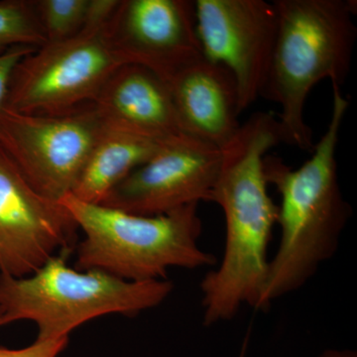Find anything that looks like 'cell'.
I'll return each instance as SVG.
<instances>
[{"label": "cell", "instance_id": "cell-1", "mask_svg": "<svg viewBox=\"0 0 357 357\" xmlns=\"http://www.w3.org/2000/svg\"><path fill=\"white\" fill-rule=\"evenodd\" d=\"M281 143L277 117L256 112L220 149L213 203L225 215V243L220 266L201 282L204 325L230 321L244 305L260 311L269 269L268 248L279 211L268 194L264 159Z\"/></svg>", "mask_w": 357, "mask_h": 357}, {"label": "cell", "instance_id": "cell-2", "mask_svg": "<svg viewBox=\"0 0 357 357\" xmlns=\"http://www.w3.org/2000/svg\"><path fill=\"white\" fill-rule=\"evenodd\" d=\"M332 86V115L311 158L298 169L279 157L264 159L268 185H273L281 197L277 218L280 241L270 259L260 311L299 290L335 255L351 215L340 190L337 162L340 129L349 102L340 86Z\"/></svg>", "mask_w": 357, "mask_h": 357}, {"label": "cell", "instance_id": "cell-3", "mask_svg": "<svg viewBox=\"0 0 357 357\" xmlns=\"http://www.w3.org/2000/svg\"><path fill=\"white\" fill-rule=\"evenodd\" d=\"M278 25L261 96L280 107L282 143L312 152V131L304 119L312 89L323 79L342 86L356 39L352 0H274Z\"/></svg>", "mask_w": 357, "mask_h": 357}, {"label": "cell", "instance_id": "cell-4", "mask_svg": "<svg viewBox=\"0 0 357 357\" xmlns=\"http://www.w3.org/2000/svg\"><path fill=\"white\" fill-rule=\"evenodd\" d=\"M83 231L77 269H95L122 280H165L169 268L213 266L217 258L199 248V204L164 215H138L68 195L60 202Z\"/></svg>", "mask_w": 357, "mask_h": 357}, {"label": "cell", "instance_id": "cell-5", "mask_svg": "<svg viewBox=\"0 0 357 357\" xmlns=\"http://www.w3.org/2000/svg\"><path fill=\"white\" fill-rule=\"evenodd\" d=\"M68 255L53 256L22 278L0 274V316L3 325L32 321L38 340L69 337L86 321L107 314L132 317L159 306L173 291L167 280L130 282L100 270L73 269Z\"/></svg>", "mask_w": 357, "mask_h": 357}, {"label": "cell", "instance_id": "cell-6", "mask_svg": "<svg viewBox=\"0 0 357 357\" xmlns=\"http://www.w3.org/2000/svg\"><path fill=\"white\" fill-rule=\"evenodd\" d=\"M126 64L132 63L115 48L107 25L86 28L23 58L11 75L3 107L27 114L72 112L95 102L107 79Z\"/></svg>", "mask_w": 357, "mask_h": 357}, {"label": "cell", "instance_id": "cell-7", "mask_svg": "<svg viewBox=\"0 0 357 357\" xmlns=\"http://www.w3.org/2000/svg\"><path fill=\"white\" fill-rule=\"evenodd\" d=\"M107 122L89 103L61 114L0 110V147L35 191L61 202L72 194Z\"/></svg>", "mask_w": 357, "mask_h": 357}, {"label": "cell", "instance_id": "cell-8", "mask_svg": "<svg viewBox=\"0 0 357 357\" xmlns=\"http://www.w3.org/2000/svg\"><path fill=\"white\" fill-rule=\"evenodd\" d=\"M195 4L204 57L234 76L243 112L261 96L266 81L276 41V6L264 0H197Z\"/></svg>", "mask_w": 357, "mask_h": 357}, {"label": "cell", "instance_id": "cell-9", "mask_svg": "<svg viewBox=\"0 0 357 357\" xmlns=\"http://www.w3.org/2000/svg\"><path fill=\"white\" fill-rule=\"evenodd\" d=\"M220 163V148L187 134L173 136L149 161L115 185L100 204L151 217L188 204L213 203Z\"/></svg>", "mask_w": 357, "mask_h": 357}, {"label": "cell", "instance_id": "cell-10", "mask_svg": "<svg viewBox=\"0 0 357 357\" xmlns=\"http://www.w3.org/2000/svg\"><path fill=\"white\" fill-rule=\"evenodd\" d=\"M77 229L67 208L35 191L0 147V274L22 278L69 255Z\"/></svg>", "mask_w": 357, "mask_h": 357}, {"label": "cell", "instance_id": "cell-11", "mask_svg": "<svg viewBox=\"0 0 357 357\" xmlns=\"http://www.w3.org/2000/svg\"><path fill=\"white\" fill-rule=\"evenodd\" d=\"M115 48L164 79L203 56L191 0H121L107 24Z\"/></svg>", "mask_w": 357, "mask_h": 357}, {"label": "cell", "instance_id": "cell-12", "mask_svg": "<svg viewBox=\"0 0 357 357\" xmlns=\"http://www.w3.org/2000/svg\"><path fill=\"white\" fill-rule=\"evenodd\" d=\"M183 132L222 149L238 132V89L223 66L204 55L165 79Z\"/></svg>", "mask_w": 357, "mask_h": 357}, {"label": "cell", "instance_id": "cell-13", "mask_svg": "<svg viewBox=\"0 0 357 357\" xmlns=\"http://www.w3.org/2000/svg\"><path fill=\"white\" fill-rule=\"evenodd\" d=\"M93 103L112 126L156 138L185 134L168 84L146 66H121L107 79Z\"/></svg>", "mask_w": 357, "mask_h": 357}, {"label": "cell", "instance_id": "cell-14", "mask_svg": "<svg viewBox=\"0 0 357 357\" xmlns=\"http://www.w3.org/2000/svg\"><path fill=\"white\" fill-rule=\"evenodd\" d=\"M169 138L152 137L107 123L70 195L86 203H102L115 185L149 161Z\"/></svg>", "mask_w": 357, "mask_h": 357}, {"label": "cell", "instance_id": "cell-15", "mask_svg": "<svg viewBox=\"0 0 357 357\" xmlns=\"http://www.w3.org/2000/svg\"><path fill=\"white\" fill-rule=\"evenodd\" d=\"M46 44L35 13L28 0L0 1V54L16 46L39 48Z\"/></svg>", "mask_w": 357, "mask_h": 357}, {"label": "cell", "instance_id": "cell-16", "mask_svg": "<svg viewBox=\"0 0 357 357\" xmlns=\"http://www.w3.org/2000/svg\"><path fill=\"white\" fill-rule=\"evenodd\" d=\"M33 3L46 43L64 41L83 30L89 0H37Z\"/></svg>", "mask_w": 357, "mask_h": 357}, {"label": "cell", "instance_id": "cell-17", "mask_svg": "<svg viewBox=\"0 0 357 357\" xmlns=\"http://www.w3.org/2000/svg\"><path fill=\"white\" fill-rule=\"evenodd\" d=\"M69 342V337L55 340H38L29 347L21 349L0 347V357H57Z\"/></svg>", "mask_w": 357, "mask_h": 357}, {"label": "cell", "instance_id": "cell-18", "mask_svg": "<svg viewBox=\"0 0 357 357\" xmlns=\"http://www.w3.org/2000/svg\"><path fill=\"white\" fill-rule=\"evenodd\" d=\"M36 49L35 47L16 46L0 54V110L6 102L9 81L14 69L23 58Z\"/></svg>", "mask_w": 357, "mask_h": 357}, {"label": "cell", "instance_id": "cell-19", "mask_svg": "<svg viewBox=\"0 0 357 357\" xmlns=\"http://www.w3.org/2000/svg\"><path fill=\"white\" fill-rule=\"evenodd\" d=\"M121 0H89L83 29L107 25Z\"/></svg>", "mask_w": 357, "mask_h": 357}, {"label": "cell", "instance_id": "cell-20", "mask_svg": "<svg viewBox=\"0 0 357 357\" xmlns=\"http://www.w3.org/2000/svg\"><path fill=\"white\" fill-rule=\"evenodd\" d=\"M319 357H357L354 351H337V349H328L324 351Z\"/></svg>", "mask_w": 357, "mask_h": 357}, {"label": "cell", "instance_id": "cell-21", "mask_svg": "<svg viewBox=\"0 0 357 357\" xmlns=\"http://www.w3.org/2000/svg\"><path fill=\"white\" fill-rule=\"evenodd\" d=\"M4 326V325H3V321H2L1 316H0V326Z\"/></svg>", "mask_w": 357, "mask_h": 357}]
</instances>
